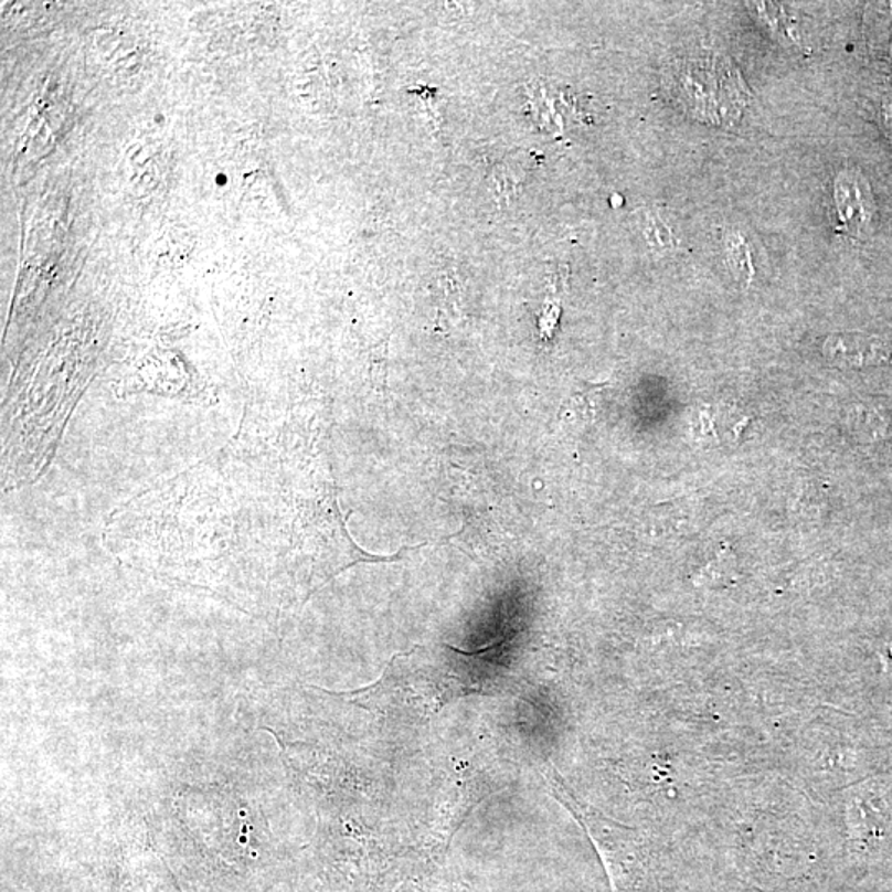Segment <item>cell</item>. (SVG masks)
<instances>
[{"label": "cell", "mask_w": 892, "mask_h": 892, "mask_svg": "<svg viewBox=\"0 0 892 892\" xmlns=\"http://www.w3.org/2000/svg\"><path fill=\"white\" fill-rule=\"evenodd\" d=\"M848 424L858 437H867L870 440L881 437L886 432L888 424L881 415L873 408L854 407L848 415Z\"/></svg>", "instance_id": "cell-5"}, {"label": "cell", "mask_w": 892, "mask_h": 892, "mask_svg": "<svg viewBox=\"0 0 892 892\" xmlns=\"http://www.w3.org/2000/svg\"><path fill=\"white\" fill-rule=\"evenodd\" d=\"M745 252H747V248H745V243L742 242L741 236H731L729 238V256H731L729 262H731L732 268L737 273V278L751 279V262L744 258V256H748V253L742 256V253Z\"/></svg>", "instance_id": "cell-6"}, {"label": "cell", "mask_w": 892, "mask_h": 892, "mask_svg": "<svg viewBox=\"0 0 892 892\" xmlns=\"http://www.w3.org/2000/svg\"><path fill=\"white\" fill-rule=\"evenodd\" d=\"M647 230L648 238L654 245L660 246H669L671 245V235H669L667 226L661 223L660 219L657 215L648 214L647 217Z\"/></svg>", "instance_id": "cell-7"}, {"label": "cell", "mask_w": 892, "mask_h": 892, "mask_svg": "<svg viewBox=\"0 0 892 892\" xmlns=\"http://www.w3.org/2000/svg\"><path fill=\"white\" fill-rule=\"evenodd\" d=\"M886 118H888V125H890V126H891V128H892V108H888V116H886Z\"/></svg>", "instance_id": "cell-8"}, {"label": "cell", "mask_w": 892, "mask_h": 892, "mask_svg": "<svg viewBox=\"0 0 892 892\" xmlns=\"http://www.w3.org/2000/svg\"><path fill=\"white\" fill-rule=\"evenodd\" d=\"M742 425H744V417H741V412L731 407H712L702 408L698 411L695 417L694 431L701 440H729V438L737 437L741 434Z\"/></svg>", "instance_id": "cell-4"}, {"label": "cell", "mask_w": 892, "mask_h": 892, "mask_svg": "<svg viewBox=\"0 0 892 892\" xmlns=\"http://www.w3.org/2000/svg\"><path fill=\"white\" fill-rule=\"evenodd\" d=\"M835 209L840 229L854 238L870 235L877 221V202L867 178L847 169L835 181Z\"/></svg>", "instance_id": "cell-2"}, {"label": "cell", "mask_w": 892, "mask_h": 892, "mask_svg": "<svg viewBox=\"0 0 892 892\" xmlns=\"http://www.w3.org/2000/svg\"><path fill=\"white\" fill-rule=\"evenodd\" d=\"M824 354L831 364L847 369L871 368L891 361L890 342L880 336L845 332L833 334L825 341Z\"/></svg>", "instance_id": "cell-3"}, {"label": "cell", "mask_w": 892, "mask_h": 892, "mask_svg": "<svg viewBox=\"0 0 892 892\" xmlns=\"http://www.w3.org/2000/svg\"><path fill=\"white\" fill-rule=\"evenodd\" d=\"M668 73L672 95L695 118L729 121L744 105L741 79L721 56L684 59L671 65Z\"/></svg>", "instance_id": "cell-1"}]
</instances>
